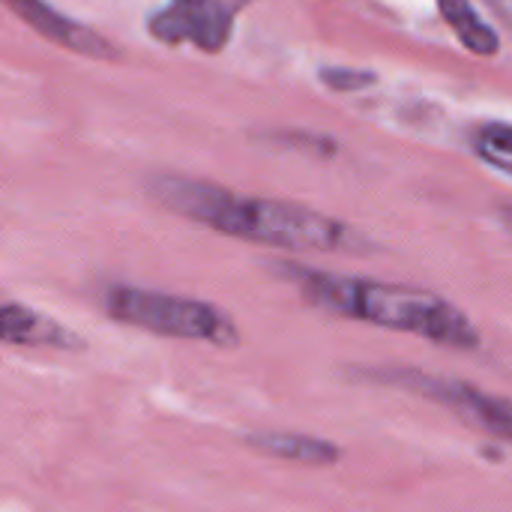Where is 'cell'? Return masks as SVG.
Instances as JSON below:
<instances>
[{"label":"cell","instance_id":"obj_1","mask_svg":"<svg viewBox=\"0 0 512 512\" xmlns=\"http://www.w3.org/2000/svg\"><path fill=\"white\" fill-rule=\"evenodd\" d=\"M285 276L303 291L309 303L333 315L411 333L459 351H474L480 345V330L474 327V321L432 291L369 279H345L303 267H285Z\"/></svg>","mask_w":512,"mask_h":512},{"label":"cell","instance_id":"obj_2","mask_svg":"<svg viewBox=\"0 0 512 512\" xmlns=\"http://www.w3.org/2000/svg\"><path fill=\"white\" fill-rule=\"evenodd\" d=\"M156 195L174 213L240 240L294 249V252H333L348 246L345 225L297 204L243 198V195L237 198L228 189L198 180H183V177L159 180Z\"/></svg>","mask_w":512,"mask_h":512},{"label":"cell","instance_id":"obj_3","mask_svg":"<svg viewBox=\"0 0 512 512\" xmlns=\"http://www.w3.org/2000/svg\"><path fill=\"white\" fill-rule=\"evenodd\" d=\"M105 309L114 321L156 336L210 342L216 348H234L240 342L234 318L204 300L117 285L105 294Z\"/></svg>","mask_w":512,"mask_h":512},{"label":"cell","instance_id":"obj_4","mask_svg":"<svg viewBox=\"0 0 512 512\" xmlns=\"http://www.w3.org/2000/svg\"><path fill=\"white\" fill-rule=\"evenodd\" d=\"M366 381H378L387 387H399V390H411L417 396H426L444 408H450L453 414H459L465 423L504 438L512 444V402L492 396L474 384L465 381H450V378H438L420 369H402V366H384V369H360Z\"/></svg>","mask_w":512,"mask_h":512},{"label":"cell","instance_id":"obj_5","mask_svg":"<svg viewBox=\"0 0 512 512\" xmlns=\"http://www.w3.org/2000/svg\"><path fill=\"white\" fill-rule=\"evenodd\" d=\"M255 0H168L153 18L150 33L165 45H195L201 51H222L231 39L234 18Z\"/></svg>","mask_w":512,"mask_h":512},{"label":"cell","instance_id":"obj_6","mask_svg":"<svg viewBox=\"0 0 512 512\" xmlns=\"http://www.w3.org/2000/svg\"><path fill=\"white\" fill-rule=\"evenodd\" d=\"M6 6L12 12H18L33 30H39L42 36H48L51 42L75 51V54H87V57H114V48L108 39H102L96 30L66 18L63 12H57L54 6H48L45 0H6Z\"/></svg>","mask_w":512,"mask_h":512},{"label":"cell","instance_id":"obj_7","mask_svg":"<svg viewBox=\"0 0 512 512\" xmlns=\"http://www.w3.org/2000/svg\"><path fill=\"white\" fill-rule=\"evenodd\" d=\"M0 336L6 345H33V348H57V351L84 348V342L60 321L18 303H6L0 309Z\"/></svg>","mask_w":512,"mask_h":512},{"label":"cell","instance_id":"obj_8","mask_svg":"<svg viewBox=\"0 0 512 512\" xmlns=\"http://www.w3.org/2000/svg\"><path fill=\"white\" fill-rule=\"evenodd\" d=\"M243 447H249L252 453L267 456V459L309 465V468L336 465L342 459V447H336L333 441H324L315 435H300V432H249V435H243Z\"/></svg>","mask_w":512,"mask_h":512},{"label":"cell","instance_id":"obj_9","mask_svg":"<svg viewBox=\"0 0 512 512\" xmlns=\"http://www.w3.org/2000/svg\"><path fill=\"white\" fill-rule=\"evenodd\" d=\"M444 21L450 24V30L459 36V42L483 57H492L501 45L498 33L480 18V12L471 6V0H438Z\"/></svg>","mask_w":512,"mask_h":512},{"label":"cell","instance_id":"obj_10","mask_svg":"<svg viewBox=\"0 0 512 512\" xmlns=\"http://www.w3.org/2000/svg\"><path fill=\"white\" fill-rule=\"evenodd\" d=\"M477 153L498 171L512 177V126L507 123H486L474 138Z\"/></svg>","mask_w":512,"mask_h":512},{"label":"cell","instance_id":"obj_11","mask_svg":"<svg viewBox=\"0 0 512 512\" xmlns=\"http://www.w3.org/2000/svg\"><path fill=\"white\" fill-rule=\"evenodd\" d=\"M321 81L327 84V87H333V90H342V93H351V90H360V87H369V84H375L378 78L372 75V72H366V69H345V66H327L324 72H321Z\"/></svg>","mask_w":512,"mask_h":512},{"label":"cell","instance_id":"obj_12","mask_svg":"<svg viewBox=\"0 0 512 512\" xmlns=\"http://www.w3.org/2000/svg\"><path fill=\"white\" fill-rule=\"evenodd\" d=\"M510 225H512V213H510Z\"/></svg>","mask_w":512,"mask_h":512}]
</instances>
